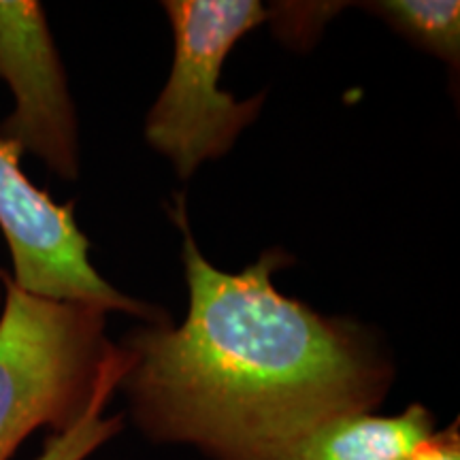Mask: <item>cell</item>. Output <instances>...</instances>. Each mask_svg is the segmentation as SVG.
Returning <instances> with one entry per match:
<instances>
[{
	"label": "cell",
	"mask_w": 460,
	"mask_h": 460,
	"mask_svg": "<svg viewBox=\"0 0 460 460\" xmlns=\"http://www.w3.org/2000/svg\"><path fill=\"white\" fill-rule=\"evenodd\" d=\"M345 7V3H275L267 9L273 31L281 41L305 48L318 39L326 22Z\"/></svg>",
	"instance_id": "obj_9"
},
{
	"label": "cell",
	"mask_w": 460,
	"mask_h": 460,
	"mask_svg": "<svg viewBox=\"0 0 460 460\" xmlns=\"http://www.w3.org/2000/svg\"><path fill=\"white\" fill-rule=\"evenodd\" d=\"M433 433V416L422 405L407 407L399 416L345 411L250 460H407Z\"/></svg>",
	"instance_id": "obj_6"
},
{
	"label": "cell",
	"mask_w": 460,
	"mask_h": 460,
	"mask_svg": "<svg viewBox=\"0 0 460 460\" xmlns=\"http://www.w3.org/2000/svg\"><path fill=\"white\" fill-rule=\"evenodd\" d=\"M0 79L15 101L0 139L41 158L65 181L77 180V111L48 17L34 0H0Z\"/></svg>",
	"instance_id": "obj_5"
},
{
	"label": "cell",
	"mask_w": 460,
	"mask_h": 460,
	"mask_svg": "<svg viewBox=\"0 0 460 460\" xmlns=\"http://www.w3.org/2000/svg\"><path fill=\"white\" fill-rule=\"evenodd\" d=\"M407 460H460L458 422L424 439Z\"/></svg>",
	"instance_id": "obj_10"
},
{
	"label": "cell",
	"mask_w": 460,
	"mask_h": 460,
	"mask_svg": "<svg viewBox=\"0 0 460 460\" xmlns=\"http://www.w3.org/2000/svg\"><path fill=\"white\" fill-rule=\"evenodd\" d=\"M132 365V356L126 348L111 345L105 362H102L99 379H96L94 393L82 416L75 420L66 430L49 437L41 456L37 460H85L92 452L99 450L107 439L118 433L122 427V420L102 418L107 401L111 399L113 390L124 384Z\"/></svg>",
	"instance_id": "obj_8"
},
{
	"label": "cell",
	"mask_w": 460,
	"mask_h": 460,
	"mask_svg": "<svg viewBox=\"0 0 460 460\" xmlns=\"http://www.w3.org/2000/svg\"><path fill=\"white\" fill-rule=\"evenodd\" d=\"M362 7L458 73L460 4L456 0H376Z\"/></svg>",
	"instance_id": "obj_7"
},
{
	"label": "cell",
	"mask_w": 460,
	"mask_h": 460,
	"mask_svg": "<svg viewBox=\"0 0 460 460\" xmlns=\"http://www.w3.org/2000/svg\"><path fill=\"white\" fill-rule=\"evenodd\" d=\"M175 51L169 82L146 119V139L181 180L220 158L261 113L262 94L234 101L217 88L222 65L241 37L269 20L258 0H166Z\"/></svg>",
	"instance_id": "obj_3"
},
{
	"label": "cell",
	"mask_w": 460,
	"mask_h": 460,
	"mask_svg": "<svg viewBox=\"0 0 460 460\" xmlns=\"http://www.w3.org/2000/svg\"><path fill=\"white\" fill-rule=\"evenodd\" d=\"M0 460L41 427L62 433L82 416L111 343L105 309L34 296L3 275Z\"/></svg>",
	"instance_id": "obj_2"
},
{
	"label": "cell",
	"mask_w": 460,
	"mask_h": 460,
	"mask_svg": "<svg viewBox=\"0 0 460 460\" xmlns=\"http://www.w3.org/2000/svg\"><path fill=\"white\" fill-rule=\"evenodd\" d=\"M172 220L181 230L186 320L177 329L149 322L126 343L124 382L149 433L250 460L320 420L377 405L390 382L384 352L362 326L281 295L271 275L290 262L284 250L224 273L200 254L181 194Z\"/></svg>",
	"instance_id": "obj_1"
},
{
	"label": "cell",
	"mask_w": 460,
	"mask_h": 460,
	"mask_svg": "<svg viewBox=\"0 0 460 460\" xmlns=\"http://www.w3.org/2000/svg\"><path fill=\"white\" fill-rule=\"evenodd\" d=\"M20 149L0 139V233L7 241L13 284L51 301L85 303L163 322L152 307L122 295L96 271L90 241L75 220V203H56L22 171Z\"/></svg>",
	"instance_id": "obj_4"
}]
</instances>
